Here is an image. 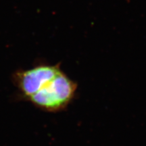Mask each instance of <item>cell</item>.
<instances>
[{"label": "cell", "instance_id": "cell-1", "mask_svg": "<svg viewBox=\"0 0 146 146\" xmlns=\"http://www.w3.org/2000/svg\"><path fill=\"white\" fill-rule=\"evenodd\" d=\"M77 85L65 73L60 71L56 76L45 81L28 100L47 112H58L66 108L72 101Z\"/></svg>", "mask_w": 146, "mask_h": 146}, {"label": "cell", "instance_id": "cell-2", "mask_svg": "<svg viewBox=\"0 0 146 146\" xmlns=\"http://www.w3.org/2000/svg\"><path fill=\"white\" fill-rule=\"evenodd\" d=\"M61 70L59 65H41L29 70L18 71L14 81L24 98L28 100L43 83L56 76Z\"/></svg>", "mask_w": 146, "mask_h": 146}]
</instances>
